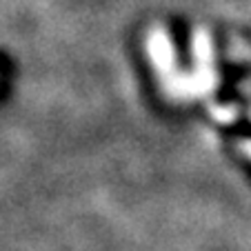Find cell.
<instances>
[{"label":"cell","instance_id":"obj_1","mask_svg":"<svg viewBox=\"0 0 251 251\" xmlns=\"http://www.w3.org/2000/svg\"><path fill=\"white\" fill-rule=\"evenodd\" d=\"M247 151H249V156H251V142H249V145H247Z\"/></svg>","mask_w":251,"mask_h":251}]
</instances>
